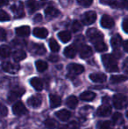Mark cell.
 <instances>
[{"label": "cell", "mask_w": 128, "mask_h": 129, "mask_svg": "<svg viewBox=\"0 0 128 129\" xmlns=\"http://www.w3.org/2000/svg\"><path fill=\"white\" fill-rule=\"evenodd\" d=\"M12 11L17 17L20 18L24 16V6L20 2H15L12 5Z\"/></svg>", "instance_id": "30bf717a"}, {"label": "cell", "mask_w": 128, "mask_h": 129, "mask_svg": "<svg viewBox=\"0 0 128 129\" xmlns=\"http://www.w3.org/2000/svg\"><path fill=\"white\" fill-rule=\"evenodd\" d=\"M66 105H68L69 108L75 109L78 105V99L75 97V96H70L66 100Z\"/></svg>", "instance_id": "484cf974"}, {"label": "cell", "mask_w": 128, "mask_h": 129, "mask_svg": "<svg viewBox=\"0 0 128 129\" xmlns=\"http://www.w3.org/2000/svg\"><path fill=\"white\" fill-rule=\"evenodd\" d=\"M30 27L28 26H19L16 29V34L19 36L21 37H25V36H28L30 34Z\"/></svg>", "instance_id": "ffe728a7"}, {"label": "cell", "mask_w": 128, "mask_h": 129, "mask_svg": "<svg viewBox=\"0 0 128 129\" xmlns=\"http://www.w3.org/2000/svg\"><path fill=\"white\" fill-rule=\"evenodd\" d=\"M49 48L53 52H58L60 50V45L57 43V41L55 39H50Z\"/></svg>", "instance_id": "836d02e7"}, {"label": "cell", "mask_w": 128, "mask_h": 129, "mask_svg": "<svg viewBox=\"0 0 128 129\" xmlns=\"http://www.w3.org/2000/svg\"><path fill=\"white\" fill-rule=\"evenodd\" d=\"M11 54V49L8 46L6 45H3V46L0 47V55L3 58L9 57Z\"/></svg>", "instance_id": "f546056e"}, {"label": "cell", "mask_w": 128, "mask_h": 129, "mask_svg": "<svg viewBox=\"0 0 128 129\" xmlns=\"http://www.w3.org/2000/svg\"><path fill=\"white\" fill-rule=\"evenodd\" d=\"M26 57V54L23 50H16L12 54V58L15 61H20Z\"/></svg>", "instance_id": "cb8c5ba5"}, {"label": "cell", "mask_w": 128, "mask_h": 129, "mask_svg": "<svg viewBox=\"0 0 128 129\" xmlns=\"http://www.w3.org/2000/svg\"><path fill=\"white\" fill-rule=\"evenodd\" d=\"M114 25L115 22L113 19L107 14L104 15L101 19V26L104 27V28H111V27L114 26Z\"/></svg>", "instance_id": "8fae6325"}, {"label": "cell", "mask_w": 128, "mask_h": 129, "mask_svg": "<svg viewBox=\"0 0 128 129\" xmlns=\"http://www.w3.org/2000/svg\"><path fill=\"white\" fill-rule=\"evenodd\" d=\"M97 19V13L93 11H89L85 13L82 14V22L86 26L91 25L96 21Z\"/></svg>", "instance_id": "277c9868"}, {"label": "cell", "mask_w": 128, "mask_h": 129, "mask_svg": "<svg viewBox=\"0 0 128 129\" xmlns=\"http://www.w3.org/2000/svg\"><path fill=\"white\" fill-rule=\"evenodd\" d=\"M119 129H128V127H127V126H124V127H121Z\"/></svg>", "instance_id": "816d5d0a"}, {"label": "cell", "mask_w": 128, "mask_h": 129, "mask_svg": "<svg viewBox=\"0 0 128 129\" xmlns=\"http://www.w3.org/2000/svg\"><path fill=\"white\" fill-rule=\"evenodd\" d=\"M113 105L117 109H124L128 106V98L123 94H116L113 97Z\"/></svg>", "instance_id": "7a4b0ae2"}, {"label": "cell", "mask_w": 128, "mask_h": 129, "mask_svg": "<svg viewBox=\"0 0 128 129\" xmlns=\"http://www.w3.org/2000/svg\"><path fill=\"white\" fill-rule=\"evenodd\" d=\"M95 98H96V94L92 91H90V90L82 92L80 95V99L84 101H92Z\"/></svg>", "instance_id": "603a6c76"}, {"label": "cell", "mask_w": 128, "mask_h": 129, "mask_svg": "<svg viewBox=\"0 0 128 129\" xmlns=\"http://www.w3.org/2000/svg\"><path fill=\"white\" fill-rule=\"evenodd\" d=\"M78 4L82 6H90L93 3V0H77Z\"/></svg>", "instance_id": "60d3db41"}, {"label": "cell", "mask_w": 128, "mask_h": 129, "mask_svg": "<svg viewBox=\"0 0 128 129\" xmlns=\"http://www.w3.org/2000/svg\"><path fill=\"white\" fill-rule=\"evenodd\" d=\"M45 126L48 129H54L57 126V122L55 120H54V119H48L45 121Z\"/></svg>", "instance_id": "8d00e7d4"}, {"label": "cell", "mask_w": 128, "mask_h": 129, "mask_svg": "<svg viewBox=\"0 0 128 129\" xmlns=\"http://www.w3.org/2000/svg\"><path fill=\"white\" fill-rule=\"evenodd\" d=\"M79 126L75 121H73V122L68 123V125H65V126H61L59 129H78Z\"/></svg>", "instance_id": "f35d334b"}, {"label": "cell", "mask_w": 128, "mask_h": 129, "mask_svg": "<svg viewBox=\"0 0 128 129\" xmlns=\"http://www.w3.org/2000/svg\"><path fill=\"white\" fill-rule=\"evenodd\" d=\"M68 71L71 75H80L84 71L83 66L80 64H76V63H71L68 66Z\"/></svg>", "instance_id": "ba28073f"}, {"label": "cell", "mask_w": 128, "mask_h": 129, "mask_svg": "<svg viewBox=\"0 0 128 129\" xmlns=\"http://www.w3.org/2000/svg\"><path fill=\"white\" fill-rule=\"evenodd\" d=\"M10 20V16L5 11L0 10V21H8Z\"/></svg>", "instance_id": "ab89813d"}, {"label": "cell", "mask_w": 128, "mask_h": 129, "mask_svg": "<svg viewBox=\"0 0 128 129\" xmlns=\"http://www.w3.org/2000/svg\"><path fill=\"white\" fill-rule=\"evenodd\" d=\"M31 51L36 54H44L46 53V48L43 45L40 44H33L32 48H31Z\"/></svg>", "instance_id": "d4e9b609"}, {"label": "cell", "mask_w": 128, "mask_h": 129, "mask_svg": "<svg viewBox=\"0 0 128 129\" xmlns=\"http://www.w3.org/2000/svg\"><path fill=\"white\" fill-rule=\"evenodd\" d=\"M7 113H8V109H7V107L4 105H0V115L5 117V116L7 115Z\"/></svg>", "instance_id": "b9f144b4"}, {"label": "cell", "mask_w": 128, "mask_h": 129, "mask_svg": "<svg viewBox=\"0 0 128 129\" xmlns=\"http://www.w3.org/2000/svg\"><path fill=\"white\" fill-rule=\"evenodd\" d=\"M111 113V108L108 105H103L97 109V114L99 117H107Z\"/></svg>", "instance_id": "7c38bea8"}, {"label": "cell", "mask_w": 128, "mask_h": 129, "mask_svg": "<svg viewBox=\"0 0 128 129\" xmlns=\"http://www.w3.org/2000/svg\"><path fill=\"white\" fill-rule=\"evenodd\" d=\"M49 60L52 61H56L59 60V57L57 55H51V56H49Z\"/></svg>", "instance_id": "7dc6e473"}, {"label": "cell", "mask_w": 128, "mask_h": 129, "mask_svg": "<svg viewBox=\"0 0 128 129\" xmlns=\"http://www.w3.org/2000/svg\"><path fill=\"white\" fill-rule=\"evenodd\" d=\"M58 37L62 42L66 43L71 40V34L68 31H62V32H60L58 34Z\"/></svg>", "instance_id": "4316f807"}, {"label": "cell", "mask_w": 128, "mask_h": 129, "mask_svg": "<svg viewBox=\"0 0 128 129\" xmlns=\"http://www.w3.org/2000/svg\"><path fill=\"white\" fill-rule=\"evenodd\" d=\"M33 35L37 38H40V39H44L48 36V31L44 27H36L33 29Z\"/></svg>", "instance_id": "9a60e30c"}, {"label": "cell", "mask_w": 128, "mask_h": 129, "mask_svg": "<svg viewBox=\"0 0 128 129\" xmlns=\"http://www.w3.org/2000/svg\"><path fill=\"white\" fill-rule=\"evenodd\" d=\"M42 103V97L39 94L37 95H33L31 98L27 99V104L28 105H30L32 108H38L41 105Z\"/></svg>", "instance_id": "9c48e42d"}, {"label": "cell", "mask_w": 128, "mask_h": 129, "mask_svg": "<svg viewBox=\"0 0 128 129\" xmlns=\"http://www.w3.org/2000/svg\"><path fill=\"white\" fill-rule=\"evenodd\" d=\"M59 14H60V12L53 6L47 7L45 10V15L48 19H55V18L58 17Z\"/></svg>", "instance_id": "4fadbf2b"}, {"label": "cell", "mask_w": 128, "mask_h": 129, "mask_svg": "<svg viewBox=\"0 0 128 129\" xmlns=\"http://www.w3.org/2000/svg\"><path fill=\"white\" fill-rule=\"evenodd\" d=\"M92 55V48L89 46H82L80 48V56L82 59H85V58H89Z\"/></svg>", "instance_id": "2e32d148"}, {"label": "cell", "mask_w": 128, "mask_h": 129, "mask_svg": "<svg viewBox=\"0 0 128 129\" xmlns=\"http://www.w3.org/2000/svg\"><path fill=\"white\" fill-rule=\"evenodd\" d=\"M119 7L128 9V0H122L119 3Z\"/></svg>", "instance_id": "ee69618b"}, {"label": "cell", "mask_w": 128, "mask_h": 129, "mask_svg": "<svg viewBox=\"0 0 128 129\" xmlns=\"http://www.w3.org/2000/svg\"><path fill=\"white\" fill-rule=\"evenodd\" d=\"M6 38V33L4 29L0 28V41H5Z\"/></svg>", "instance_id": "7bdbcfd3"}, {"label": "cell", "mask_w": 128, "mask_h": 129, "mask_svg": "<svg viewBox=\"0 0 128 129\" xmlns=\"http://www.w3.org/2000/svg\"><path fill=\"white\" fill-rule=\"evenodd\" d=\"M111 47L115 49L118 48L122 45V38L119 34H115L111 39Z\"/></svg>", "instance_id": "d6986e66"}, {"label": "cell", "mask_w": 128, "mask_h": 129, "mask_svg": "<svg viewBox=\"0 0 128 129\" xmlns=\"http://www.w3.org/2000/svg\"><path fill=\"white\" fill-rule=\"evenodd\" d=\"M40 19H41V15H40V14H38L37 17L34 18V20H35V21H39V20H40Z\"/></svg>", "instance_id": "f907efd6"}, {"label": "cell", "mask_w": 128, "mask_h": 129, "mask_svg": "<svg viewBox=\"0 0 128 129\" xmlns=\"http://www.w3.org/2000/svg\"><path fill=\"white\" fill-rule=\"evenodd\" d=\"M19 69H20V67L17 63H12L8 61V62H5L3 64V70L5 72H8L11 74H16L19 70Z\"/></svg>", "instance_id": "52a82bcc"}, {"label": "cell", "mask_w": 128, "mask_h": 129, "mask_svg": "<svg viewBox=\"0 0 128 129\" xmlns=\"http://www.w3.org/2000/svg\"><path fill=\"white\" fill-rule=\"evenodd\" d=\"M107 45L103 41H100L98 42L95 43V49L97 50V52H104L107 50Z\"/></svg>", "instance_id": "4dcf8cb0"}, {"label": "cell", "mask_w": 128, "mask_h": 129, "mask_svg": "<svg viewBox=\"0 0 128 129\" xmlns=\"http://www.w3.org/2000/svg\"><path fill=\"white\" fill-rule=\"evenodd\" d=\"M72 31L74 33H77L78 31H81L82 30V24H81L79 21L77 20H74L73 23H72Z\"/></svg>", "instance_id": "74e56055"}, {"label": "cell", "mask_w": 128, "mask_h": 129, "mask_svg": "<svg viewBox=\"0 0 128 129\" xmlns=\"http://www.w3.org/2000/svg\"><path fill=\"white\" fill-rule=\"evenodd\" d=\"M76 52H77V49L75 46H68L65 48L64 50V54L66 57L68 58H74L76 54Z\"/></svg>", "instance_id": "7402d4cb"}, {"label": "cell", "mask_w": 128, "mask_h": 129, "mask_svg": "<svg viewBox=\"0 0 128 129\" xmlns=\"http://www.w3.org/2000/svg\"><path fill=\"white\" fill-rule=\"evenodd\" d=\"M123 48H124V50L128 53V40L123 43Z\"/></svg>", "instance_id": "c3c4849f"}, {"label": "cell", "mask_w": 128, "mask_h": 129, "mask_svg": "<svg viewBox=\"0 0 128 129\" xmlns=\"http://www.w3.org/2000/svg\"><path fill=\"white\" fill-rule=\"evenodd\" d=\"M86 34H87V37L89 38L90 41H92L93 43H97L100 41H103V39H104L103 34L96 28L88 29Z\"/></svg>", "instance_id": "3957f363"}, {"label": "cell", "mask_w": 128, "mask_h": 129, "mask_svg": "<svg viewBox=\"0 0 128 129\" xmlns=\"http://www.w3.org/2000/svg\"><path fill=\"white\" fill-rule=\"evenodd\" d=\"M35 66L36 69L39 72H43L48 69V63L44 61H41V60H39L35 62Z\"/></svg>", "instance_id": "f1b7e54d"}, {"label": "cell", "mask_w": 128, "mask_h": 129, "mask_svg": "<svg viewBox=\"0 0 128 129\" xmlns=\"http://www.w3.org/2000/svg\"><path fill=\"white\" fill-rule=\"evenodd\" d=\"M12 111H13V113L18 116L24 115V114H26L27 112V110H26L25 105L20 101L14 104L13 106H12Z\"/></svg>", "instance_id": "8992f818"}, {"label": "cell", "mask_w": 128, "mask_h": 129, "mask_svg": "<svg viewBox=\"0 0 128 129\" xmlns=\"http://www.w3.org/2000/svg\"><path fill=\"white\" fill-rule=\"evenodd\" d=\"M123 121H124V119H123V116H122L121 113L116 112V113L113 115V117H112L113 124L119 125V124H122V123H123Z\"/></svg>", "instance_id": "e575fe53"}, {"label": "cell", "mask_w": 128, "mask_h": 129, "mask_svg": "<svg viewBox=\"0 0 128 129\" xmlns=\"http://www.w3.org/2000/svg\"><path fill=\"white\" fill-rule=\"evenodd\" d=\"M90 79L95 83H104L107 79V77L103 73H93L90 75Z\"/></svg>", "instance_id": "5bb4252c"}, {"label": "cell", "mask_w": 128, "mask_h": 129, "mask_svg": "<svg viewBox=\"0 0 128 129\" xmlns=\"http://www.w3.org/2000/svg\"><path fill=\"white\" fill-rule=\"evenodd\" d=\"M111 83H119L128 80V77L126 76H111Z\"/></svg>", "instance_id": "83f0119b"}, {"label": "cell", "mask_w": 128, "mask_h": 129, "mask_svg": "<svg viewBox=\"0 0 128 129\" xmlns=\"http://www.w3.org/2000/svg\"><path fill=\"white\" fill-rule=\"evenodd\" d=\"M100 3L103 5H111L112 7H119V1L118 0H100Z\"/></svg>", "instance_id": "d590c367"}, {"label": "cell", "mask_w": 128, "mask_h": 129, "mask_svg": "<svg viewBox=\"0 0 128 129\" xmlns=\"http://www.w3.org/2000/svg\"><path fill=\"white\" fill-rule=\"evenodd\" d=\"M25 93V89L21 88V87H16V88L12 89L11 90L10 94L8 96V100L10 102H14L15 100H17L19 98H20L23 94Z\"/></svg>", "instance_id": "5b68a950"}, {"label": "cell", "mask_w": 128, "mask_h": 129, "mask_svg": "<svg viewBox=\"0 0 128 129\" xmlns=\"http://www.w3.org/2000/svg\"><path fill=\"white\" fill-rule=\"evenodd\" d=\"M97 129H114V128H113V124L111 121H102V122L98 123Z\"/></svg>", "instance_id": "1f68e13d"}, {"label": "cell", "mask_w": 128, "mask_h": 129, "mask_svg": "<svg viewBox=\"0 0 128 129\" xmlns=\"http://www.w3.org/2000/svg\"><path fill=\"white\" fill-rule=\"evenodd\" d=\"M49 100H50V105L52 108H56L62 105V99L59 96L51 94L49 95Z\"/></svg>", "instance_id": "ac0fdd59"}, {"label": "cell", "mask_w": 128, "mask_h": 129, "mask_svg": "<svg viewBox=\"0 0 128 129\" xmlns=\"http://www.w3.org/2000/svg\"><path fill=\"white\" fill-rule=\"evenodd\" d=\"M102 61L105 70L108 72L118 71V67L115 57L111 54H104L102 56Z\"/></svg>", "instance_id": "6da1fadb"}, {"label": "cell", "mask_w": 128, "mask_h": 129, "mask_svg": "<svg viewBox=\"0 0 128 129\" xmlns=\"http://www.w3.org/2000/svg\"><path fill=\"white\" fill-rule=\"evenodd\" d=\"M27 7L30 12H33L34 11L39 9V4L35 0H29L27 1Z\"/></svg>", "instance_id": "d6a6232c"}, {"label": "cell", "mask_w": 128, "mask_h": 129, "mask_svg": "<svg viewBox=\"0 0 128 129\" xmlns=\"http://www.w3.org/2000/svg\"><path fill=\"white\" fill-rule=\"evenodd\" d=\"M9 0H0V6H5L8 4Z\"/></svg>", "instance_id": "681fc988"}, {"label": "cell", "mask_w": 128, "mask_h": 129, "mask_svg": "<svg viewBox=\"0 0 128 129\" xmlns=\"http://www.w3.org/2000/svg\"><path fill=\"white\" fill-rule=\"evenodd\" d=\"M123 70L125 73H128V58L125 60V61L123 63Z\"/></svg>", "instance_id": "bcb514c9"}, {"label": "cell", "mask_w": 128, "mask_h": 129, "mask_svg": "<svg viewBox=\"0 0 128 129\" xmlns=\"http://www.w3.org/2000/svg\"><path fill=\"white\" fill-rule=\"evenodd\" d=\"M30 83L35 90H41L43 89V82L41 79L38 77H33L30 80Z\"/></svg>", "instance_id": "44dd1931"}, {"label": "cell", "mask_w": 128, "mask_h": 129, "mask_svg": "<svg viewBox=\"0 0 128 129\" xmlns=\"http://www.w3.org/2000/svg\"><path fill=\"white\" fill-rule=\"evenodd\" d=\"M126 116H127V118H128V111H127V112H126Z\"/></svg>", "instance_id": "f5cc1de1"}, {"label": "cell", "mask_w": 128, "mask_h": 129, "mask_svg": "<svg viewBox=\"0 0 128 129\" xmlns=\"http://www.w3.org/2000/svg\"><path fill=\"white\" fill-rule=\"evenodd\" d=\"M122 26H123V29L125 33L128 34V19H125L123 21V24H122Z\"/></svg>", "instance_id": "f6af8a7d"}, {"label": "cell", "mask_w": 128, "mask_h": 129, "mask_svg": "<svg viewBox=\"0 0 128 129\" xmlns=\"http://www.w3.org/2000/svg\"><path fill=\"white\" fill-rule=\"evenodd\" d=\"M55 116H56L59 119H61V120L66 121V120H68V119H69V118L71 117V112H70L69 111L63 109V110H61V111H59V112H57L56 113H55Z\"/></svg>", "instance_id": "e0dca14e"}]
</instances>
